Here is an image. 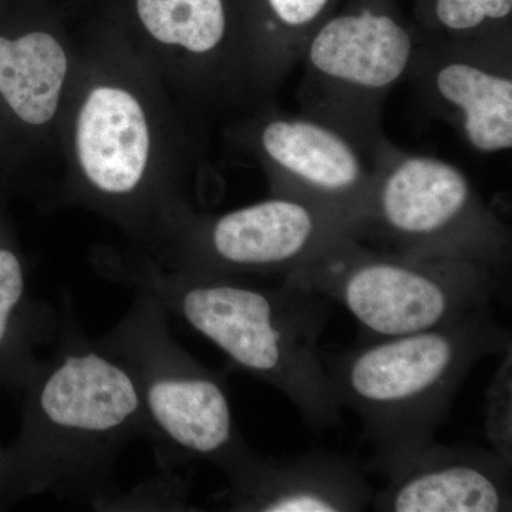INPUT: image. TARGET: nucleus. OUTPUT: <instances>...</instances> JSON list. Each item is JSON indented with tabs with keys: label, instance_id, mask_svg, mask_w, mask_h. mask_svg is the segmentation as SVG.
Masks as SVG:
<instances>
[{
	"label": "nucleus",
	"instance_id": "obj_10",
	"mask_svg": "<svg viewBox=\"0 0 512 512\" xmlns=\"http://www.w3.org/2000/svg\"><path fill=\"white\" fill-rule=\"evenodd\" d=\"M80 60L82 36L52 0H10L0 13V160L19 187L59 158Z\"/></svg>",
	"mask_w": 512,
	"mask_h": 512
},
{
	"label": "nucleus",
	"instance_id": "obj_1",
	"mask_svg": "<svg viewBox=\"0 0 512 512\" xmlns=\"http://www.w3.org/2000/svg\"><path fill=\"white\" fill-rule=\"evenodd\" d=\"M60 137L57 198L116 225L151 251L191 211L204 165L201 133L160 76L93 16Z\"/></svg>",
	"mask_w": 512,
	"mask_h": 512
},
{
	"label": "nucleus",
	"instance_id": "obj_8",
	"mask_svg": "<svg viewBox=\"0 0 512 512\" xmlns=\"http://www.w3.org/2000/svg\"><path fill=\"white\" fill-rule=\"evenodd\" d=\"M373 173L372 207L360 241L417 258L480 266L505 279L511 229L463 170L392 143L373 161Z\"/></svg>",
	"mask_w": 512,
	"mask_h": 512
},
{
	"label": "nucleus",
	"instance_id": "obj_2",
	"mask_svg": "<svg viewBox=\"0 0 512 512\" xmlns=\"http://www.w3.org/2000/svg\"><path fill=\"white\" fill-rule=\"evenodd\" d=\"M90 261L107 281L147 293L232 366L285 394L312 430L340 423L342 407L319 349L330 313L319 293L284 279L255 286L239 276L167 268L131 247L101 245Z\"/></svg>",
	"mask_w": 512,
	"mask_h": 512
},
{
	"label": "nucleus",
	"instance_id": "obj_12",
	"mask_svg": "<svg viewBox=\"0 0 512 512\" xmlns=\"http://www.w3.org/2000/svg\"><path fill=\"white\" fill-rule=\"evenodd\" d=\"M228 134L261 165L269 195L328 212L362 239L375 173L370 158L348 137L306 114H286L274 103L239 116Z\"/></svg>",
	"mask_w": 512,
	"mask_h": 512
},
{
	"label": "nucleus",
	"instance_id": "obj_22",
	"mask_svg": "<svg viewBox=\"0 0 512 512\" xmlns=\"http://www.w3.org/2000/svg\"><path fill=\"white\" fill-rule=\"evenodd\" d=\"M19 183L12 171L0 160V204H5L19 190Z\"/></svg>",
	"mask_w": 512,
	"mask_h": 512
},
{
	"label": "nucleus",
	"instance_id": "obj_3",
	"mask_svg": "<svg viewBox=\"0 0 512 512\" xmlns=\"http://www.w3.org/2000/svg\"><path fill=\"white\" fill-rule=\"evenodd\" d=\"M16 439L6 447L13 503L52 494L106 511L114 468L134 437H150L133 373L84 335L64 301L55 349L22 387Z\"/></svg>",
	"mask_w": 512,
	"mask_h": 512
},
{
	"label": "nucleus",
	"instance_id": "obj_20",
	"mask_svg": "<svg viewBox=\"0 0 512 512\" xmlns=\"http://www.w3.org/2000/svg\"><path fill=\"white\" fill-rule=\"evenodd\" d=\"M512 349L501 355L500 367L485 397V434L493 451L512 463L511 440Z\"/></svg>",
	"mask_w": 512,
	"mask_h": 512
},
{
	"label": "nucleus",
	"instance_id": "obj_23",
	"mask_svg": "<svg viewBox=\"0 0 512 512\" xmlns=\"http://www.w3.org/2000/svg\"><path fill=\"white\" fill-rule=\"evenodd\" d=\"M10 0H0V13L3 12L6 8H8Z\"/></svg>",
	"mask_w": 512,
	"mask_h": 512
},
{
	"label": "nucleus",
	"instance_id": "obj_17",
	"mask_svg": "<svg viewBox=\"0 0 512 512\" xmlns=\"http://www.w3.org/2000/svg\"><path fill=\"white\" fill-rule=\"evenodd\" d=\"M60 318L30 289L28 259L20 247L8 202L0 204V392L19 393L55 342Z\"/></svg>",
	"mask_w": 512,
	"mask_h": 512
},
{
	"label": "nucleus",
	"instance_id": "obj_9",
	"mask_svg": "<svg viewBox=\"0 0 512 512\" xmlns=\"http://www.w3.org/2000/svg\"><path fill=\"white\" fill-rule=\"evenodd\" d=\"M94 16L153 67L200 133L215 117L254 109L237 0H96Z\"/></svg>",
	"mask_w": 512,
	"mask_h": 512
},
{
	"label": "nucleus",
	"instance_id": "obj_15",
	"mask_svg": "<svg viewBox=\"0 0 512 512\" xmlns=\"http://www.w3.org/2000/svg\"><path fill=\"white\" fill-rule=\"evenodd\" d=\"M512 463L478 447H424L373 494L382 512H504L512 510Z\"/></svg>",
	"mask_w": 512,
	"mask_h": 512
},
{
	"label": "nucleus",
	"instance_id": "obj_18",
	"mask_svg": "<svg viewBox=\"0 0 512 512\" xmlns=\"http://www.w3.org/2000/svg\"><path fill=\"white\" fill-rule=\"evenodd\" d=\"M420 35L512 46V0H414Z\"/></svg>",
	"mask_w": 512,
	"mask_h": 512
},
{
	"label": "nucleus",
	"instance_id": "obj_6",
	"mask_svg": "<svg viewBox=\"0 0 512 512\" xmlns=\"http://www.w3.org/2000/svg\"><path fill=\"white\" fill-rule=\"evenodd\" d=\"M282 279L339 303L373 339L463 320L490 308L504 282L480 266L367 248L353 237Z\"/></svg>",
	"mask_w": 512,
	"mask_h": 512
},
{
	"label": "nucleus",
	"instance_id": "obj_14",
	"mask_svg": "<svg viewBox=\"0 0 512 512\" xmlns=\"http://www.w3.org/2000/svg\"><path fill=\"white\" fill-rule=\"evenodd\" d=\"M224 474L229 511L357 512L375 494L353 461L328 451L274 457L249 448Z\"/></svg>",
	"mask_w": 512,
	"mask_h": 512
},
{
	"label": "nucleus",
	"instance_id": "obj_21",
	"mask_svg": "<svg viewBox=\"0 0 512 512\" xmlns=\"http://www.w3.org/2000/svg\"><path fill=\"white\" fill-rule=\"evenodd\" d=\"M15 505L10 493L8 454L6 447H0V511Z\"/></svg>",
	"mask_w": 512,
	"mask_h": 512
},
{
	"label": "nucleus",
	"instance_id": "obj_5",
	"mask_svg": "<svg viewBox=\"0 0 512 512\" xmlns=\"http://www.w3.org/2000/svg\"><path fill=\"white\" fill-rule=\"evenodd\" d=\"M97 339L136 379L161 470L208 463L227 473L251 448L225 377L183 349L168 328V313L147 293L137 292L126 315Z\"/></svg>",
	"mask_w": 512,
	"mask_h": 512
},
{
	"label": "nucleus",
	"instance_id": "obj_7",
	"mask_svg": "<svg viewBox=\"0 0 512 512\" xmlns=\"http://www.w3.org/2000/svg\"><path fill=\"white\" fill-rule=\"evenodd\" d=\"M417 42L399 0H342L303 50L301 113L340 131L373 164L392 144L384 104L406 79Z\"/></svg>",
	"mask_w": 512,
	"mask_h": 512
},
{
	"label": "nucleus",
	"instance_id": "obj_13",
	"mask_svg": "<svg viewBox=\"0 0 512 512\" xmlns=\"http://www.w3.org/2000/svg\"><path fill=\"white\" fill-rule=\"evenodd\" d=\"M419 35L407 77L426 107L481 154L512 147V46Z\"/></svg>",
	"mask_w": 512,
	"mask_h": 512
},
{
	"label": "nucleus",
	"instance_id": "obj_19",
	"mask_svg": "<svg viewBox=\"0 0 512 512\" xmlns=\"http://www.w3.org/2000/svg\"><path fill=\"white\" fill-rule=\"evenodd\" d=\"M187 483L174 470H161L160 476L138 485L133 493H120L106 511H190Z\"/></svg>",
	"mask_w": 512,
	"mask_h": 512
},
{
	"label": "nucleus",
	"instance_id": "obj_16",
	"mask_svg": "<svg viewBox=\"0 0 512 512\" xmlns=\"http://www.w3.org/2000/svg\"><path fill=\"white\" fill-rule=\"evenodd\" d=\"M342 0H237L239 36L249 96L255 107L276 94L306 43Z\"/></svg>",
	"mask_w": 512,
	"mask_h": 512
},
{
	"label": "nucleus",
	"instance_id": "obj_11",
	"mask_svg": "<svg viewBox=\"0 0 512 512\" xmlns=\"http://www.w3.org/2000/svg\"><path fill=\"white\" fill-rule=\"evenodd\" d=\"M348 237L357 239L328 212L269 195L222 214L191 211L146 254L167 268L195 274L284 278Z\"/></svg>",
	"mask_w": 512,
	"mask_h": 512
},
{
	"label": "nucleus",
	"instance_id": "obj_4",
	"mask_svg": "<svg viewBox=\"0 0 512 512\" xmlns=\"http://www.w3.org/2000/svg\"><path fill=\"white\" fill-rule=\"evenodd\" d=\"M510 348V332L488 308L443 328L372 339L323 359L340 407L357 414L375 446L370 470L389 477L434 443L473 367Z\"/></svg>",
	"mask_w": 512,
	"mask_h": 512
}]
</instances>
